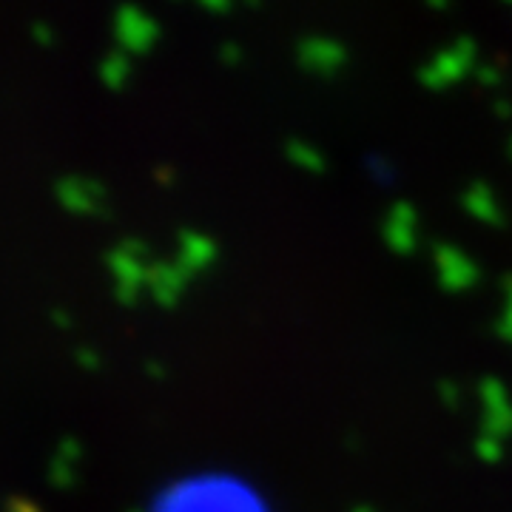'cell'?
Here are the masks:
<instances>
[{
    "instance_id": "603a6c76",
    "label": "cell",
    "mask_w": 512,
    "mask_h": 512,
    "mask_svg": "<svg viewBox=\"0 0 512 512\" xmlns=\"http://www.w3.org/2000/svg\"><path fill=\"white\" fill-rule=\"evenodd\" d=\"M52 322H55L57 328H63V330L72 328V316H69L66 311H52Z\"/></svg>"
},
{
    "instance_id": "44dd1931",
    "label": "cell",
    "mask_w": 512,
    "mask_h": 512,
    "mask_svg": "<svg viewBox=\"0 0 512 512\" xmlns=\"http://www.w3.org/2000/svg\"><path fill=\"white\" fill-rule=\"evenodd\" d=\"M220 57L225 60V63H228V66H237L239 60H242V49H239L237 43H225V46H222Z\"/></svg>"
},
{
    "instance_id": "4fadbf2b",
    "label": "cell",
    "mask_w": 512,
    "mask_h": 512,
    "mask_svg": "<svg viewBox=\"0 0 512 512\" xmlns=\"http://www.w3.org/2000/svg\"><path fill=\"white\" fill-rule=\"evenodd\" d=\"M128 77H131V57L126 52H111L103 63H100V80L109 86V89H123L128 83Z\"/></svg>"
},
{
    "instance_id": "d6986e66",
    "label": "cell",
    "mask_w": 512,
    "mask_h": 512,
    "mask_svg": "<svg viewBox=\"0 0 512 512\" xmlns=\"http://www.w3.org/2000/svg\"><path fill=\"white\" fill-rule=\"evenodd\" d=\"M6 512H40L35 501H29V498H20V495H12V498H6Z\"/></svg>"
},
{
    "instance_id": "30bf717a",
    "label": "cell",
    "mask_w": 512,
    "mask_h": 512,
    "mask_svg": "<svg viewBox=\"0 0 512 512\" xmlns=\"http://www.w3.org/2000/svg\"><path fill=\"white\" fill-rule=\"evenodd\" d=\"M188 279H191V276L185 274L183 268L177 265V259H174V262H151V265H148L146 291L157 305L171 308V305L180 302Z\"/></svg>"
},
{
    "instance_id": "d4e9b609",
    "label": "cell",
    "mask_w": 512,
    "mask_h": 512,
    "mask_svg": "<svg viewBox=\"0 0 512 512\" xmlns=\"http://www.w3.org/2000/svg\"><path fill=\"white\" fill-rule=\"evenodd\" d=\"M353 512H376L373 507H367V504H359V507H353Z\"/></svg>"
},
{
    "instance_id": "cb8c5ba5",
    "label": "cell",
    "mask_w": 512,
    "mask_h": 512,
    "mask_svg": "<svg viewBox=\"0 0 512 512\" xmlns=\"http://www.w3.org/2000/svg\"><path fill=\"white\" fill-rule=\"evenodd\" d=\"M205 9H211V12H228L231 3H205Z\"/></svg>"
},
{
    "instance_id": "ffe728a7",
    "label": "cell",
    "mask_w": 512,
    "mask_h": 512,
    "mask_svg": "<svg viewBox=\"0 0 512 512\" xmlns=\"http://www.w3.org/2000/svg\"><path fill=\"white\" fill-rule=\"evenodd\" d=\"M74 359H77V365L83 367V370H97V367L103 365V362H100V356H97L92 348H80L77 353H74Z\"/></svg>"
},
{
    "instance_id": "e0dca14e",
    "label": "cell",
    "mask_w": 512,
    "mask_h": 512,
    "mask_svg": "<svg viewBox=\"0 0 512 512\" xmlns=\"http://www.w3.org/2000/svg\"><path fill=\"white\" fill-rule=\"evenodd\" d=\"M80 453H83V447H80V441L77 439H63L57 444V456H63L66 461H72V464L80 461Z\"/></svg>"
},
{
    "instance_id": "5b68a950",
    "label": "cell",
    "mask_w": 512,
    "mask_h": 512,
    "mask_svg": "<svg viewBox=\"0 0 512 512\" xmlns=\"http://www.w3.org/2000/svg\"><path fill=\"white\" fill-rule=\"evenodd\" d=\"M478 399H481V433L501 441L507 439L512 433V399L507 387L490 379L481 384Z\"/></svg>"
},
{
    "instance_id": "83f0119b",
    "label": "cell",
    "mask_w": 512,
    "mask_h": 512,
    "mask_svg": "<svg viewBox=\"0 0 512 512\" xmlns=\"http://www.w3.org/2000/svg\"><path fill=\"white\" fill-rule=\"evenodd\" d=\"M131 512H137V510H131Z\"/></svg>"
},
{
    "instance_id": "ba28073f",
    "label": "cell",
    "mask_w": 512,
    "mask_h": 512,
    "mask_svg": "<svg viewBox=\"0 0 512 512\" xmlns=\"http://www.w3.org/2000/svg\"><path fill=\"white\" fill-rule=\"evenodd\" d=\"M296 57H299V63H302L305 72L319 74V77H330V74H336L345 66L348 52H345L342 43H336L330 37H308V40L299 43Z\"/></svg>"
},
{
    "instance_id": "4316f807",
    "label": "cell",
    "mask_w": 512,
    "mask_h": 512,
    "mask_svg": "<svg viewBox=\"0 0 512 512\" xmlns=\"http://www.w3.org/2000/svg\"><path fill=\"white\" fill-rule=\"evenodd\" d=\"M510 154H512V143H510Z\"/></svg>"
},
{
    "instance_id": "ac0fdd59",
    "label": "cell",
    "mask_w": 512,
    "mask_h": 512,
    "mask_svg": "<svg viewBox=\"0 0 512 512\" xmlns=\"http://www.w3.org/2000/svg\"><path fill=\"white\" fill-rule=\"evenodd\" d=\"M32 37H35L40 46H52V43H55V32H52V26H49V23H43V20H35V23H32Z\"/></svg>"
},
{
    "instance_id": "484cf974",
    "label": "cell",
    "mask_w": 512,
    "mask_h": 512,
    "mask_svg": "<svg viewBox=\"0 0 512 512\" xmlns=\"http://www.w3.org/2000/svg\"><path fill=\"white\" fill-rule=\"evenodd\" d=\"M507 305L512 308V279H510V285H507Z\"/></svg>"
},
{
    "instance_id": "7c38bea8",
    "label": "cell",
    "mask_w": 512,
    "mask_h": 512,
    "mask_svg": "<svg viewBox=\"0 0 512 512\" xmlns=\"http://www.w3.org/2000/svg\"><path fill=\"white\" fill-rule=\"evenodd\" d=\"M464 208L476 217L478 222L487 225H501V202L495 197V191L490 185L473 183L464 191Z\"/></svg>"
},
{
    "instance_id": "6da1fadb",
    "label": "cell",
    "mask_w": 512,
    "mask_h": 512,
    "mask_svg": "<svg viewBox=\"0 0 512 512\" xmlns=\"http://www.w3.org/2000/svg\"><path fill=\"white\" fill-rule=\"evenodd\" d=\"M154 512H271L248 481L228 473H200L171 484Z\"/></svg>"
},
{
    "instance_id": "2e32d148",
    "label": "cell",
    "mask_w": 512,
    "mask_h": 512,
    "mask_svg": "<svg viewBox=\"0 0 512 512\" xmlns=\"http://www.w3.org/2000/svg\"><path fill=\"white\" fill-rule=\"evenodd\" d=\"M476 453L481 456V461H498L501 458V439H493V436H478L476 441Z\"/></svg>"
},
{
    "instance_id": "9a60e30c",
    "label": "cell",
    "mask_w": 512,
    "mask_h": 512,
    "mask_svg": "<svg viewBox=\"0 0 512 512\" xmlns=\"http://www.w3.org/2000/svg\"><path fill=\"white\" fill-rule=\"evenodd\" d=\"M74 478H77V473H74L72 461H66V458L55 453V458L49 461V481H52V487L69 490L74 484Z\"/></svg>"
},
{
    "instance_id": "3957f363",
    "label": "cell",
    "mask_w": 512,
    "mask_h": 512,
    "mask_svg": "<svg viewBox=\"0 0 512 512\" xmlns=\"http://www.w3.org/2000/svg\"><path fill=\"white\" fill-rule=\"evenodd\" d=\"M476 69V46L473 40H458L453 46L441 49L424 69H421V83L427 89H450L456 86L461 77Z\"/></svg>"
},
{
    "instance_id": "277c9868",
    "label": "cell",
    "mask_w": 512,
    "mask_h": 512,
    "mask_svg": "<svg viewBox=\"0 0 512 512\" xmlns=\"http://www.w3.org/2000/svg\"><path fill=\"white\" fill-rule=\"evenodd\" d=\"M114 37L120 52H126L128 57L146 55L160 37V23L146 15L140 6H120L114 15Z\"/></svg>"
},
{
    "instance_id": "7402d4cb",
    "label": "cell",
    "mask_w": 512,
    "mask_h": 512,
    "mask_svg": "<svg viewBox=\"0 0 512 512\" xmlns=\"http://www.w3.org/2000/svg\"><path fill=\"white\" fill-rule=\"evenodd\" d=\"M498 333L507 339V342H512V308L507 305L504 308V313H501V319H498Z\"/></svg>"
},
{
    "instance_id": "8992f818",
    "label": "cell",
    "mask_w": 512,
    "mask_h": 512,
    "mask_svg": "<svg viewBox=\"0 0 512 512\" xmlns=\"http://www.w3.org/2000/svg\"><path fill=\"white\" fill-rule=\"evenodd\" d=\"M55 194L60 205L72 214H103L106 211V185L89 177H63L57 180Z\"/></svg>"
},
{
    "instance_id": "5bb4252c",
    "label": "cell",
    "mask_w": 512,
    "mask_h": 512,
    "mask_svg": "<svg viewBox=\"0 0 512 512\" xmlns=\"http://www.w3.org/2000/svg\"><path fill=\"white\" fill-rule=\"evenodd\" d=\"M288 160H291L296 168H302V171H311V174H319V171H325V157H322V151L311 143H305V140H291L288 146Z\"/></svg>"
},
{
    "instance_id": "8fae6325",
    "label": "cell",
    "mask_w": 512,
    "mask_h": 512,
    "mask_svg": "<svg viewBox=\"0 0 512 512\" xmlns=\"http://www.w3.org/2000/svg\"><path fill=\"white\" fill-rule=\"evenodd\" d=\"M217 259V245L211 237H205L200 231H183L180 234V248H177V265L188 276L202 274L205 268H211Z\"/></svg>"
},
{
    "instance_id": "52a82bcc",
    "label": "cell",
    "mask_w": 512,
    "mask_h": 512,
    "mask_svg": "<svg viewBox=\"0 0 512 512\" xmlns=\"http://www.w3.org/2000/svg\"><path fill=\"white\" fill-rule=\"evenodd\" d=\"M433 265H436L439 282L447 291H470L478 282L476 262L464 254V251L453 248V245H439L436 254H433Z\"/></svg>"
},
{
    "instance_id": "7a4b0ae2",
    "label": "cell",
    "mask_w": 512,
    "mask_h": 512,
    "mask_svg": "<svg viewBox=\"0 0 512 512\" xmlns=\"http://www.w3.org/2000/svg\"><path fill=\"white\" fill-rule=\"evenodd\" d=\"M109 271L114 276L117 299L134 305L148 285V248L140 239H126L109 254Z\"/></svg>"
},
{
    "instance_id": "9c48e42d",
    "label": "cell",
    "mask_w": 512,
    "mask_h": 512,
    "mask_svg": "<svg viewBox=\"0 0 512 512\" xmlns=\"http://www.w3.org/2000/svg\"><path fill=\"white\" fill-rule=\"evenodd\" d=\"M384 242L396 254H413L416 251V245H419V214L413 211V205L396 202L390 208V214L384 217Z\"/></svg>"
}]
</instances>
